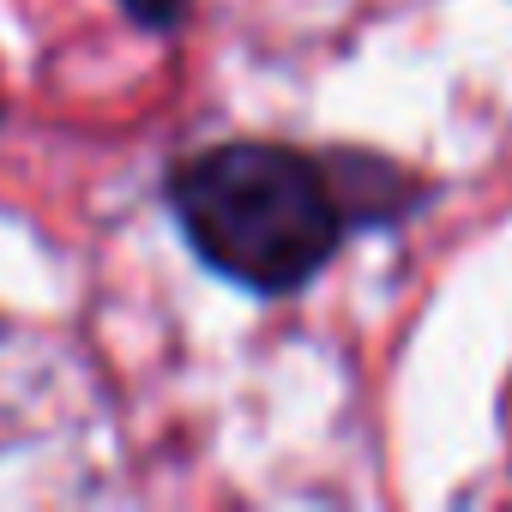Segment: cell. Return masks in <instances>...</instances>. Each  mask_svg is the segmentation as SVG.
<instances>
[{"instance_id": "2", "label": "cell", "mask_w": 512, "mask_h": 512, "mask_svg": "<svg viewBox=\"0 0 512 512\" xmlns=\"http://www.w3.org/2000/svg\"><path fill=\"white\" fill-rule=\"evenodd\" d=\"M121 7L145 25V31H169V25H181V13H187V0H121Z\"/></svg>"}, {"instance_id": "1", "label": "cell", "mask_w": 512, "mask_h": 512, "mask_svg": "<svg viewBox=\"0 0 512 512\" xmlns=\"http://www.w3.org/2000/svg\"><path fill=\"white\" fill-rule=\"evenodd\" d=\"M175 217L199 260L247 290H296L338 247L332 181L284 145H217L175 169Z\"/></svg>"}]
</instances>
